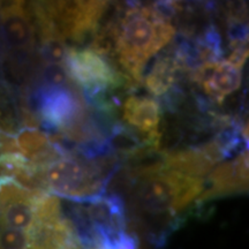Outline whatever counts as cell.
Instances as JSON below:
<instances>
[{
	"label": "cell",
	"mask_w": 249,
	"mask_h": 249,
	"mask_svg": "<svg viewBox=\"0 0 249 249\" xmlns=\"http://www.w3.org/2000/svg\"><path fill=\"white\" fill-rule=\"evenodd\" d=\"M120 14L113 57L121 71L142 85L148 62L174 39L176 27L157 17L151 6L135 4Z\"/></svg>",
	"instance_id": "1"
},
{
	"label": "cell",
	"mask_w": 249,
	"mask_h": 249,
	"mask_svg": "<svg viewBox=\"0 0 249 249\" xmlns=\"http://www.w3.org/2000/svg\"><path fill=\"white\" fill-rule=\"evenodd\" d=\"M119 161L120 158L116 154L97 160H87L76 154L62 156L37 169L39 189L71 201L102 195L117 172Z\"/></svg>",
	"instance_id": "2"
},
{
	"label": "cell",
	"mask_w": 249,
	"mask_h": 249,
	"mask_svg": "<svg viewBox=\"0 0 249 249\" xmlns=\"http://www.w3.org/2000/svg\"><path fill=\"white\" fill-rule=\"evenodd\" d=\"M132 210L139 216L177 217L196 203L204 191V179L163 169L129 182Z\"/></svg>",
	"instance_id": "3"
},
{
	"label": "cell",
	"mask_w": 249,
	"mask_h": 249,
	"mask_svg": "<svg viewBox=\"0 0 249 249\" xmlns=\"http://www.w3.org/2000/svg\"><path fill=\"white\" fill-rule=\"evenodd\" d=\"M37 38H59L82 44L92 40L108 7L107 1H34Z\"/></svg>",
	"instance_id": "4"
},
{
	"label": "cell",
	"mask_w": 249,
	"mask_h": 249,
	"mask_svg": "<svg viewBox=\"0 0 249 249\" xmlns=\"http://www.w3.org/2000/svg\"><path fill=\"white\" fill-rule=\"evenodd\" d=\"M30 111L50 134H64L87 117L89 107L82 93L71 87L37 85L26 95Z\"/></svg>",
	"instance_id": "5"
},
{
	"label": "cell",
	"mask_w": 249,
	"mask_h": 249,
	"mask_svg": "<svg viewBox=\"0 0 249 249\" xmlns=\"http://www.w3.org/2000/svg\"><path fill=\"white\" fill-rule=\"evenodd\" d=\"M64 66L71 82L82 90L86 102L107 95L111 90L135 86L129 76L114 66L113 60H107L89 48H70Z\"/></svg>",
	"instance_id": "6"
},
{
	"label": "cell",
	"mask_w": 249,
	"mask_h": 249,
	"mask_svg": "<svg viewBox=\"0 0 249 249\" xmlns=\"http://www.w3.org/2000/svg\"><path fill=\"white\" fill-rule=\"evenodd\" d=\"M44 193L24 188L11 178H0V226L29 231L38 220Z\"/></svg>",
	"instance_id": "7"
},
{
	"label": "cell",
	"mask_w": 249,
	"mask_h": 249,
	"mask_svg": "<svg viewBox=\"0 0 249 249\" xmlns=\"http://www.w3.org/2000/svg\"><path fill=\"white\" fill-rule=\"evenodd\" d=\"M124 124L160 151L161 142V104L154 97L129 96L123 105Z\"/></svg>",
	"instance_id": "8"
},
{
	"label": "cell",
	"mask_w": 249,
	"mask_h": 249,
	"mask_svg": "<svg viewBox=\"0 0 249 249\" xmlns=\"http://www.w3.org/2000/svg\"><path fill=\"white\" fill-rule=\"evenodd\" d=\"M247 191L248 150H245L236 156L235 160L219 164L211 171L208 179L204 180V191L196 204Z\"/></svg>",
	"instance_id": "9"
},
{
	"label": "cell",
	"mask_w": 249,
	"mask_h": 249,
	"mask_svg": "<svg viewBox=\"0 0 249 249\" xmlns=\"http://www.w3.org/2000/svg\"><path fill=\"white\" fill-rule=\"evenodd\" d=\"M188 76L208 97L218 104H223L227 96L239 90L242 83V70L226 60L201 65L189 71Z\"/></svg>",
	"instance_id": "10"
},
{
	"label": "cell",
	"mask_w": 249,
	"mask_h": 249,
	"mask_svg": "<svg viewBox=\"0 0 249 249\" xmlns=\"http://www.w3.org/2000/svg\"><path fill=\"white\" fill-rule=\"evenodd\" d=\"M224 160L213 141L180 150L164 152L165 169L176 171L192 178H202L210 174L217 164Z\"/></svg>",
	"instance_id": "11"
},
{
	"label": "cell",
	"mask_w": 249,
	"mask_h": 249,
	"mask_svg": "<svg viewBox=\"0 0 249 249\" xmlns=\"http://www.w3.org/2000/svg\"><path fill=\"white\" fill-rule=\"evenodd\" d=\"M14 140L18 155L37 169L62 157L52 145L48 133L39 128L22 127L14 134Z\"/></svg>",
	"instance_id": "12"
},
{
	"label": "cell",
	"mask_w": 249,
	"mask_h": 249,
	"mask_svg": "<svg viewBox=\"0 0 249 249\" xmlns=\"http://www.w3.org/2000/svg\"><path fill=\"white\" fill-rule=\"evenodd\" d=\"M183 71H185L179 62L169 51L157 58L151 71L143 77L142 85H144L148 91L155 97L161 98L177 86Z\"/></svg>",
	"instance_id": "13"
},
{
	"label": "cell",
	"mask_w": 249,
	"mask_h": 249,
	"mask_svg": "<svg viewBox=\"0 0 249 249\" xmlns=\"http://www.w3.org/2000/svg\"><path fill=\"white\" fill-rule=\"evenodd\" d=\"M67 43L59 38H45L38 42L37 45V55L42 65L58 64L64 65L65 59L68 53Z\"/></svg>",
	"instance_id": "14"
},
{
	"label": "cell",
	"mask_w": 249,
	"mask_h": 249,
	"mask_svg": "<svg viewBox=\"0 0 249 249\" xmlns=\"http://www.w3.org/2000/svg\"><path fill=\"white\" fill-rule=\"evenodd\" d=\"M39 85L49 87H70L71 80L64 65L44 64L38 70Z\"/></svg>",
	"instance_id": "15"
},
{
	"label": "cell",
	"mask_w": 249,
	"mask_h": 249,
	"mask_svg": "<svg viewBox=\"0 0 249 249\" xmlns=\"http://www.w3.org/2000/svg\"><path fill=\"white\" fill-rule=\"evenodd\" d=\"M0 249H29L28 233L0 226Z\"/></svg>",
	"instance_id": "16"
},
{
	"label": "cell",
	"mask_w": 249,
	"mask_h": 249,
	"mask_svg": "<svg viewBox=\"0 0 249 249\" xmlns=\"http://www.w3.org/2000/svg\"><path fill=\"white\" fill-rule=\"evenodd\" d=\"M248 58V44L238 46V48L231 50V53L227 57V62L233 65V66L242 70L246 60Z\"/></svg>",
	"instance_id": "17"
}]
</instances>
